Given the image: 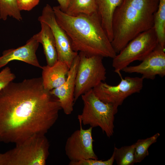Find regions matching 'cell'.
Returning <instances> with one entry per match:
<instances>
[{"label":"cell","mask_w":165,"mask_h":165,"mask_svg":"<svg viewBox=\"0 0 165 165\" xmlns=\"http://www.w3.org/2000/svg\"><path fill=\"white\" fill-rule=\"evenodd\" d=\"M61 109L58 99L44 88L42 77L11 82L0 91V141L16 144L45 135Z\"/></svg>","instance_id":"obj_1"},{"label":"cell","mask_w":165,"mask_h":165,"mask_svg":"<svg viewBox=\"0 0 165 165\" xmlns=\"http://www.w3.org/2000/svg\"><path fill=\"white\" fill-rule=\"evenodd\" d=\"M56 20L68 36L73 50L89 55L113 58L116 55L97 12L68 15L58 6L53 7Z\"/></svg>","instance_id":"obj_2"},{"label":"cell","mask_w":165,"mask_h":165,"mask_svg":"<svg viewBox=\"0 0 165 165\" xmlns=\"http://www.w3.org/2000/svg\"><path fill=\"white\" fill-rule=\"evenodd\" d=\"M159 0H123L112 20V46L116 54L140 34L153 27Z\"/></svg>","instance_id":"obj_3"},{"label":"cell","mask_w":165,"mask_h":165,"mask_svg":"<svg viewBox=\"0 0 165 165\" xmlns=\"http://www.w3.org/2000/svg\"><path fill=\"white\" fill-rule=\"evenodd\" d=\"M0 153V165H45L50 143L45 135H37Z\"/></svg>","instance_id":"obj_4"},{"label":"cell","mask_w":165,"mask_h":165,"mask_svg":"<svg viewBox=\"0 0 165 165\" xmlns=\"http://www.w3.org/2000/svg\"><path fill=\"white\" fill-rule=\"evenodd\" d=\"M83 103L81 113L78 118L79 122L90 127H99L107 137L110 138L114 132L115 116L118 107L106 103L99 99L91 90L81 96Z\"/></svg>","instance_id":"obj_5"},{"label":"cell","mask_w":165,"mask_h":165,"mask_svg":"<svg viewBox=\"0 0 165 165\" xmlns=\"http://www.w3.org/2000/svg\"><path fill=\"white\" fill-rule=\"evenodd\" d=\"M159 45L154 28L140 34L131 40L113 58L114 71L120 77L121 72L132 62L142 61Z\"/></svg>","instance_id":"obj_6"},{"label":"cell","mask_w":165,"mask_h":165,"mask_svg":"<svg viewBox=\"0 0 165 165\" xmlns=\"http://www.w3.org/2000/svg\"><path fill=\"white\" fill-rule=\"evenodd\" d=\"M79 60L75 78L74 102L82 95L93 89L106 79L103 57L78 53Z\"/></svg>","instance_id":"obj_7"},{"label":"cell","mask_w":165,"mask_h":165,"mask_svg":"<svg viewBox=\"0 0 165 165\" xmlns=\"http://www.w3.org/2000/svg\"><path fill=\"white\" fill-rule=\"evenodd\" d=\"M120 82L112 86L104 82L100 83L92 90L95 95L104 102L118 107L128 97L140 93L143 87L142 77L127 76L121 77Z\"/></svg>","instance_id":"obj_8"},{"label":"cell","mask_w":165,"mask_h":165,"mask_svg":"<svg viewBox=\"0 0 165 165\" xmlns=\"http://www.w3.org/2000/svg\"><path fill=\"white\" fill-rule=\"evenodd\" d=\"M38 20L48 25L55 40L58 60L65 63L70 68L78 52L72 49L70 40L64 30L57 23L53 8L47 4L43 8Z\"/></svg>","instance_id":"obj_9"},{"label":"cell","mask_w":165,"mask_h":165,"mask_svg":"<svg viewBox=\"0 0 165 165\" xmlns=\"http://www.w3.org/2000/svg\"><path fill=\"white\" fill-rule=\"evenodd\" d=\"M80 128L68 138L65 146L66 155L70 162L88 159H98L93 149V128L84 129L79 122Z\"/></svg>","instance_id":"obj_10"},{"label":"cell","mask_w":165,"mask_h":165,"mask_svg":"<svg viewBox=\"0 0 165 165\" xmlns=\"http://www.w3.org/2000/svg\"><path fill=\"white\" fill-rule=\"evenodd\" d=\"M139 64L128 66L122 71L128 73L141 74L144 79L153 80L156 75L161 77L165 75V53L164 50L159 45Z\"/></svg>","instance_id":"obj_11"},{"label":"cell","mask_w":165,"mask_h":165,"mask_svg":"<svg viewBox=\"0 0 165 165\" xmlns=\"http://www.w3.org/2000/svg\"><path fill=\"white\" fill-rule=\"evenodd\" d=\"M39 43L34 35L26 44L16 48L4 50L0 56V68L13 61L24 62L42 69L36 55Z\"/></svg>","instance_id":"obj_12"},{"label":"cell","mask_w":165,"mask_h":165,"mask_svg":"<svg viewBox=\"0 0 165 165\" xmlns=\"http://www.w3.org/2000/svg\"><path fill=\"white\" fill-rule=\"evenodd\" d=\"M79 60L78 54L69 68L65 82L60 86L50 91L58 99L62 109L66 115L71 114L73 110L75 78Z\"/></svg>","instance_id":"obj_13"},{"label":"cell","mask_w":165,"mask_h":165,"mask_svg":"<svg viewBox=\"0 0 165 165\" xmlns=\"http://www.w3.org/2000/svg\"><path fill=\"white\" fill-rule=\"evenodd\" d=\"M69 68L64 62L57 61L52 66H42V83L49 91L59 87L66 81Z\"/></svg>","instance_id":"obj_14"},{"label":"cell","mask_w":165,"mask_h":165,"mask_svg":"<svg viewBox=\"0 0 165 165\" xmlns=\"http://www.w3.org/2000/svg\"><path fill=\"white\" fill-rule=\"evenodd\" d=\"M41 29L34 35L36 39L42 46L47 65L51 66L58 60L56 44L51 29L46 23L40 22Z\"/></svg>","instance_id":"obj_15"},{"label":"cell","mask_w":165,"mask_h":165,"mask_svg":"<svg viewBox=\"0 0 165 165\" xmlns=\"http://www.w3.org/2000/svg\"><path fill=\"white\" fill-rule=\"evenodd\" d=\"M123 0H95L97 12L111 42L113 39L112 20L114 12Z\"/></svg>","instance_id":"obj_16"},{"label":"cell","mask_w":165,"mask_h":165,"mask_svg":"<svg viewBox=\"0 0 165 165\" xmlns=\"http://www.w3.org/2000/svg\"><path fill=\"white\" fill-rule=\"evenodd\" d=\"M64 12L72 16L80 14H90L97 12L95 0H69Z\"/></svg>","instance_id":"obj_17"},{"label":"cell","mask_w":165,"mask_h":165,"mask_svg":"<svg viewBox=\"0 0 165 165\" xmlns=\"http://www.w3.org/2000/svg\"><path fill=\"white\" fill-rule=\"evenodd\" d=\"M153 28L157 36L159 45L165 47V0H159L157 9L154 17Z\"/></svg>","instance_id":"obj_18"},{"label":"cell","mask_w":165,"mask_h":165,"mask_svg":"<svg viewBox=\"0 0 165 165\" xmlns=\"http://www.w3.org/2000/svg\"><path fill=\"white\" fill-rule=\"evenodd\" d=\"M160 135L159 133H157L146 139H139L134 144L135 163L141 162L148 156V148L152 144L156 142Z\"/></svg>","instance_id":"obj_19"},{"label":"cell","mask_w":165,"mask_h":165,"mask_svg":"<svg viewBox=\"0 0 165 165\" xmlns=\"http://www.w3.org/2000/svg\"><path fill=\"white\" fill-rule=\"evenodd\" d=\"M134 144L118 148L114 147L113 154L118 165H132L134 162Z\"/></svg>","instance_id":"obj_20"},{"label":"cell","mask_w":165,"mask_h":165,"mask_svg":"<svg viewBox=\"0 0 165 165\" xmlns=\"http://www.w3.org/2000/svg\"><path fill=\"white\" fill-rule=\"evenodd\" d=\"M16 0H0V19L7 20L8 16L12 17L17 20H22Z\"/></svg>","instance_id":"obj_21"},{"label":"cell","mask_w":165,"mask_h":165,"mask_svg":"<svg viewBox=\"0 0 165 165\" xmlns=\"http://www.w3.org/2000/svg\"><path fill=\"white\" fill-rule=\"evenodd\" d=\"M114 156L106 160H99L98 159H88L79 160L75 162H70L69 165H112L114 161Z\"/></svg>","instance_id":"obj_22"},{"label":"cell","mask_w":165,"mask_h":165,"mask_svg":"<svg viewBox=\"0 0 165 165\" xmlns=\"http://www.w3.org/2000/svg\"><path fill=\"white\" fill-rule=\"evenodd\" d=\"M16 76L9 67L3 68L0 72V91L13 81Z\"/></svg>","instance_id":"obj_23"},{"label":"cell","mask_w":165,"mask_h":165,"mask_svg":"<svg viewBox=\"0 0 165 165\" xmlns=\"http://www.w3.org/2000/svg\"><path fill=\"white\" fill-rule=\"evenodd\" d=\"M20 11H30L38 5L40 0H16Z\"/></svg>","instance_id":"obj_24"},{"label":"cell","mask_w":165,"mask_h":165,"mask_svg":"<svg viewBox=\"0 0 165 165\" xmlns=\"http://www.w3.org/2000/svg\"><path fill=\"white\" fill-rule=\"evenodd\" d=\"M58 2L59 6L61 10L65 12L67 7L69 0H57Z\"/></svg>","instance_id":"obj_25"}]
</instances>
